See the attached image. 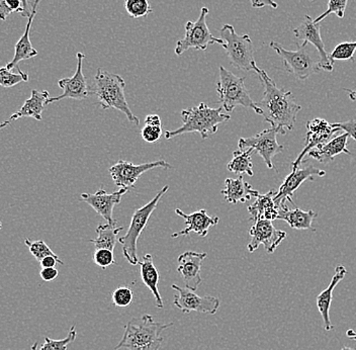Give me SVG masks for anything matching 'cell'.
Returning <instances> with one entry per match:
<instances>
[{
  "instance_id": "6da1fadb",
  "label": "cell",
  "mask_w": 356,
  "mask_h": 350,
  "mask_svg": "<svg viewBox=\"0 0 356 350\" xmlns=\"http://www.w3.org/2000/svg\"><path fill=\"white\" fill-rule=\"evenodd\" d=\"M254 72L264 88V99L256 102V104L261 111L264 120L270 125L271 128L278 129L282 135H286V130H293L302 106L296 102L291 91L278 88L266 71L256 65Z\"/></svg>"
},
{
  "instance_id": "7a4b0ae2",
  "label": "cell",
  "mask_w": 356,
  "mask_h": 350,
  "mask_svg": "<svg viewBox=\"0 0 356 350\" xmlns=\"http://www.w3.org/2000/svg\"><path fill=\"white\" fill-rule=\"evenodd\" d=\"M89 88H90V95H95L97 97L102 110L113 109V110L122 111L129 122L139 126L140 120L134 115L127 102L126 95H124L126 82L124 78L99 68L93 78L92 86Z\"/></svg>"
},
{
  "instance_id": "3957f363",
  "label": "cell",
  "mask_w": 356,
  "mask_h": 350,
  "mask_svg": "<svg viewBox=\"0 0 356 350\" xmlns=\"http://www.w3.org/2000/svg\"><path fill=\"white\" fill-rule=\"evenodd\" d=\"M173 323L162 324L146 314L140 318H133L124 326V333L115 350H159L163 342L162 332Z\"/></svg>"
},
{
  "instance_id": "277c9868",
  "label": "cell",
  "mask_w": 356,
  "mask_h": 350,
  "mask_svg": "<svg viewBox=\"0 0 356 350\" xmlns=\"http://www.w3.org/2000/svg\"><path fill=\"white\" fill-rule=\"evenodd\" d=\"M224 109H213L202 102L200 106L181 111L182 126L173 131L165 132V139H172L177 136L189 133H199L206 140L217 133L219 125L231 120V116L224 113Z\"/></svg>"
},
{
  "instance_id": "5b68a950",
  "label": "cell",
  "mask_w": 356,
  "mask_h": 350,
  "mask_svg": "<svg viewBox=\"0 0 356 350\" xmlns=\"http://www.w3.org/2000/svg\"><path fill=\"white\" fill-rule=\"evenodd\" d=\"M219 69V81L216 83V89L224 111L231 113L236 106H241L252 109L257 115L261 116V111L245 86L246 78L237 77L224 66H220Z\"/></svg>"
},
{
  "instance_id": "8992f818",
  "label": "cell",
  "mask_w": 356,
  "mask_h": 350,
  "mask_svg": "<svg viewBox=\"0 0 356 350\" xmlns=\"http://www.w3.org/2000/svg\"><path fill=\"white\" fill-rule=\"evenodd\" d=\"M168 191V186H163V189L158 191L157 195L148 204L145 205L142 208L136 209L132 220H131L128 232H127L126 235L119 238V243H121L122 246V254L130 264H139L140 260L138 258L137 253L138 240H139L142 232L146 229L148 221L150 219L153 212L157 208L160 200Z\"/></svg>"
},
{
  "instance_id": "52a82bcc",
  "label": "cell",
  "mask_w": 356,
  "mask_h": 350,
  "mask_svg": "<svg viewBox=\"0 0 356 350\" xmlns=\"http://www.w3.org/2000/svg\"><path fill=\"white\" fill-rule=\"evenodd\" d=\"M220 38L224 41L222 45L231 65L238 70L254 71V47L248 35H238L231 24H224L220 30Z\"/></svg>"
},
{
  "instance_id": "ba28073f",
  "label": "cell",
  "mask_w": 356,
  "mask_h": 350,
  "mask_svg": "<svg viewBox=\"0 0 356 350\" xmlns=\"http://www.w3.org/2000/svg\"><path fill=\"white\" fill-rule=\"evenodd\" d=\"M210 10L206 6L202 8L197 21H188L186 24V35L177 42L175 52L177 56H181L189 49L206 51L209 46L219 44L222 46L224 41L221 38H216L211 33L207 22Z\"/></svg>"
},
{
  "instance_id": "9c48e42d",
  "label": "cell",
  "mask_w": 356,
  "mask_h": 350,
  "mask_svg": "<svg viewBox=\"0 0 356 350\" xmlns=\"http://www.w3.org/2000/svg\"><path fill=\"white\" fill-rule=\"evenodd\" d=\"M307 42H304L300 46L297 44L298 49L296 51L286 50L277 42H270L269 46L282 58L284 68L289 73L297 79L306 80L311 75L319 73L321 70L319 62L314 60L307 52Z\"/></svg>"
},
{
  "instance_id": "30bf717a",
  "label": "cell",
  "mask_w": 356,
  "mask_h": 350,
  "mask_svg": "<svg viewBox=\"0 0 356 350\" xmlns=\"http://www.w3.org/2000/svg\"><path fill=\"white\" fill-rule=\"evenodd\" d=\"M280 133L278 129L269 128L256 134L252 137L240 138L238 142L239 150L252 149L253 152L259 154L266 164L267 168H275L273 157L284 151V146L277 142V135Z\"/></svg>"
},
{
  "instance_id": "8fae6325",
  "label": "cell",
  "mask_w": 356,
  "mask_h": 350,
  "mask_svg": "<svg viewBox=\"0 0 356 350\" xmlns=\"http://www.w3.org/2000/svg\"><path fill=\"white\" fill-rule=\"evenodd\" d=\"M158 167L159 168H172V166L163 159L139 165H135L132 162L124 161V160H120L119 162L113 165L108 169V171H110L111 178H113L115 186L130 191L136 186L140 176L147 173V171L158 168Z\"/></svg>"
},
{
  "instance_id": "7c38bea8",
  "label": "cell",
  "mask_w": 356,
  "mask_h": 350,
  "mask_svg": "<svg viewBox=\"0 0 356 350\" xmlns=\"http://www.w3.org/2000/svg\"><path fill=\"white\" fill-rule=\"evenodd\" d=\"M171 289H175L178 293L177 296H175V301H173V305L184 313L197 312V313L213 315V314L217 313L220 305H221L220 299L211 296H200L195 294V291H191L188 287L171 285Z\"/></svg>"
},
{
  "instance_id": "4fadbf2b",
  "label": "cell",
  "mask_w": 356,
  "mask_h": 350,
  "mask_svg": "<svg viewBox=\"0 0 356 350\" xmlns=\"http://www.w3.org/2000/svg\"><path fill=\"white\" fill-rule=\"evenodd\" d=\"M306 128L307 137L304 149L299 154L297 159L291 164V170H296L300 167V164L304 162L305 156L311 150L330 141L331 139H333L334 136L340 131L339 128H335L326 120L320 119V118H316V119L307 122Z\"/></svg>"
},
{
  "instance_id": "5bb4252c",
  "label": "cell",
  "mask_w": 356,
  "mask_h": 350,
  "mask_svg": "<svg viewBox=\"0 0 356 350\" xmlns=\"http://www.w3.org/2000/svg\"><path fill=\"white\" fill-rule=\"evenodd\" d=\"M249 235L251 240L247 245V249L251 253L257 250L259 245H264L268 253H273L286 237V232L278 230L273 226V221L269 220L256 221L249 230Z\"/></svg>"
},
{
  "instance_id": "9a60e30c",
  "label": "cell",
  "mask_w": 356,
  "mask_h": 350,
  "mask_svg": "<svg viewBox=\"0 0 356 350\" xmlns=\"http://www.w3.org/2000/svg\"><path fill=\"white\" fill-rule=\"evenodd\" d=\"M77 68L74 75L72 77L62 78L58 81V86L63 89V93L59 97H50L47 100L46 104H53V102H60L65 99H72L75 100H83L90 97V88L88 84V80L83 74L82 70V64H83V53H77Z\"/></svg>"
},
{
  "instance_id": "2e32d148",
  "label": "cell",
  "mask_w": 356,
  "mask_h": 350,
  "mask_svg": "<svg viewBox=\"0 0 356 350\" xmlns=\"http://www.w3.org/2000/svg\"><path fill=\"white\" fill-rule=\"evenodd\" d=\"M296 38L302 40L308 44L313 45L319 52V66L321 70L333 71L334 62L329 57V53L325 49L324 42L321 37V24L315 22L310 15H305L304 21L298 28L293 30Z\"/></svg>"
},
{
  "instance_id": "e0dca14e",
  "label": "cell",
  "mask_w": 356,
  "mask_h": 350,
  "mask_svg": "<svg viewBox=\"0 0 356 350\" xmlns=\"http://www.w3.org/2000/svg\"><path fill=\"white\" fill-rule=\"evenodd\" d=\"M325 175H326V171L317 168L313 165H309L308 167H305V168H300L299 167L296 170H291V175L284 180L280 189H278L277 195H275V202L278 209L286 206L288 202L293 204V193L306 180L313 182L314 176L323 177Z\"/></svg>"
},
{
  "instance_id": "ac0fdd59",
  "label": "cell",
  "mask_w": 356,
  "mask_h": 350,
  "mask_svg": "<svg viewBox=\"0 0 356 350\" xmlns=\"http://www.w3.org/2000/svg\"><path fill=\"white\" fill-rule=\"evenodd\" d=\"M128 191H130L121 189L119 191L108 193L104 189H99L95 193H82L80 200L89 205L108 224L118 225L117 221L113 219V209L121 202L122 196Z\"/></svg>"
},
{
  "instance_id": "d6986e66",
  "label": "cell",
  "mask_w": 356,
  "mask_h": 350,
  "mask_svg": "<svg viewBox=\"0 0 356 350\" xmlns=\"http://www.w3.org/2000/svg\"><path fill=\"white\" fill-rule=\"evenodd\" d=\"M208 256L207 252L186 251L180 254L178 257V273L184 280L186 287L191 291H197V287L202 284V278L200 276L202 262Z\"/></svg>"
},
{
  "instance_id": "ffe728a7",
  "label": "cell",
  "mask_w": 356,
  "mask_h": 350,
  "mask_svg": "<svg viewBox=\"0 0 356 350\" xmlns=\"http://www.w3.org/2000/svg\"><path fill=\"white\" fill-rule=\"evenodd\" d=\"M175 213L186 221V228L177 232L171 235V238H177L179 236H188L191 233H197L200 237L208 235L211 227L219 224V217H211L206 209H202L191 214H186L180 209H175Z\"/></svg>"
},
{
  "instance_id": "44dd1931",
  "label": "cell",
  "mask_w": 356,
  "mask_h": 350,
  "mask_svg": "<svg viewBox=\"0 0 356 350\" xmlns=\"http://www.w3.org/2000/svg\"><path fill=\"white\" fill-rule=\"evenodd\" d=\"M41 1H43V0H32V2H31L32 13H31L30 17H28L29 22L26 24L24 35H22L19 42L15 44V52L13 59L6 65V68L8 70H13V68H19V62L31 59V58L35 57L38 55V51L33 48L32 43H31L30 37L31 28H32L33 19H35V15H37L38 8H39V4Z\"/></svg>"
},
{
  "instance_id": "7402d4cb",
  "label": "cell",
  "mask_w": 356,
  "mask_h": 350,
  "mask_svg": "<svg viewBox=\"0 0 356 350\" xmlns=\"http://www.w3.org/2000/svg\"><path fill=\"white\" fill-rule=\"evenodd\" d=\"M346 273V267L343 265H338L335 269V273H334L330 284L317 296V300H316V304H317L318 310H319L320 315L322 317L323 326L326 331H331L334 329V325L330 319V308L332 304L334 289L343 280Z\"/></svg>"
},
{
  "instance_id": "603a6c76",
  "label": "cell",
  "mask_w": 356,
  "mask_h": 350,
  "mask_svg": "<svg viewBox=\"0 0 356 350\" xmlns=\"http://www.w3.org/2000/svg\"><path fill=\"white\" fill-rule=\"evenodd\" d=\"M348 134L344 133L342 135L334 137L330 141L325 143L321 146L313 149L308 155L322 164H328L332 161L335 156L345 153L351 155L350 151L347 148L348 144Z\"/></svg>"
},
{
  "instance_id": "cb8c5ba5",
  "label": "cell",
  "mask_w": 356,
  "mask_h": 350,
  "mask_svg": "<svg viewBox=\"0 0 356 350\" xmlns=\"http://www.w3.org/2000/svg\"><path fill=\"white\" fill-rule=\"evenodd\" d=\"M225 186L226 187L221 191L222 195L224 196L226 202L233 205L248 202L251 198H255L259 193L255 191L250 184L245 182L243 175H239L236 180L227 178L225 180Z\"/></svg>"
},
{
  "instance_id": "d4e9b609",
  "label": "cell",
  "mask_w": 356,
  "mask_h": 350,
  "mask_svg": "<svg viewBox=\"0 0 356 350\" xmlns=\"http://www.w3.org/2000/svg\"><path fill=\"white\" fill-rule=\"evenodd\" d=\"M277 191H269L266 195L256 196L255 202L248 207L249 214L251 215L250 220H277L278 208L275 202V197Z\"/></svg>"
},
{
  "instance_id": "484cf974",
  "label": "cell",
  "mask_w": 356,
  "mask_h": 350,
  "mask_svg": "<svg viewBox=\"0 0 356 350\" xmlns=\"http://www.w3.org/2000/svg\"><path fill=\"white\" fill-rule=\"evenodd\" d=\"M318 217V214L309 209L302 211L299 208L289 209L288 205L278 209L277 220H284L288 223L289 226L297 230H311L315 232L312 224L313 221Z\"/></svg>"
},
{
  "instance_id": "4316f807",
  "label": "cell",
  "mask_w": 356,
  "mask_h": 350,
  "mask_svg": "<svg viewBox=\"0 0 356 350\" xmlns=\"http://www.w3.org/2000/svg\"><path fill=\"white\" fill-rule=\"evenodd\" d=\"M49 99H50V95H49L48 91L33 89L30 99L24 102L21 110L11 116L10 122L22 119V118H33L35 120H42V113H43L44 106H47V100Z\"/></svg>"
},
{
  "instance_id": "83f0119b",
  "label": "cell",
  "mask_w": 356,
  "mask_h": 350,
  "mask_svg": "<svg viewBox=\"0 0 356 350\" xmlns=\"http://www.w3.org/2000/svg\"><path fill=\"white\" fill-rule=\"evenodd\" d=\"M141 280L143 284L150 289L155 298L156 307L163 309L164 304L162 296L160 295L158 284L160 276L153 262V256L151 254H145L143 260L139 262Z\"/></svg>"
},
{
  "instance_id": "f1b7e54d",
  "label": "cell",
  "mask_w": 356,
  "mask_h": 350,
  "mask_svg": "<svg viewBox=\"0 0 356 350\" xmlns=\"http://www.w3.org/2000/svg\"><path fill=\"white\" fill-rule=\"evenodd\" d=\"M124 230V227L118 225L100 224L97 228V238L91 239V243L95 245L97 249L106 248L113 251L115 245L119 242L118 234Z\"/></svg>"
},
{
  "instance_id": "f546056e",
  "label": "cell",
  "mask_w": 356,
  "mask_h": 350,
  "mask_svg": "<svg viewBox=\"0 0 356 350\" xmlns=\"http://www.w3.org/2000/svg\"><path fill=\"white\" fill-rule=\"evenodd\" d=\"M252 153H254L252 149L234 151L233 159L227 165V169L238 175H242L244 173L249 176L254 175L252 160H251Z\"/></svg>"
},
{
  "instance_id": "4dcf8cb0",
  "label": "cell",
  "mask_w": 356,
  "mask_h": 350,
  "mask_svg": "<svg viewBox=\"0 0 356 350\" xmlns=\"http://www.w3.org/2000/svg\"><path fill=\"white\" fill-rule=\"evenodd\" d=\"M124 10L133 19L147 17L153 13L148 0H124Z\"/></svg>"
},
{
  "instance_id": "1f68e13d",
  "label": "cell",
  "mask_w": 356,
  "mask_h": 350,
  "mask_svg": "<svg viewBox=\"0 0 356 350\" xmlns=\"http://www.w3.org/2000/svg\"><path fill=\"white\" fill-rule=\"evenodd\" d=\"M26 246L30 249L31 253L33 254V257L41 262L43 258L46 256H54L56 258H59V256L56 255L52 249L46 244V242L43 240H35L32 241L30 238H26L24 239Z\"/></svg>"
},
{
  "instance_id": "d6a6232c",
  "label": "cell",
  "mask_w": 356,
  "mask_h": 350,
  "mask_svg": "<svg viewBox=\"0 0 356 350\" xmlns=\"http://www.w3.org/2000/svg\"><path fill=\"white\" fill-rule=\"evenodd\" d=\"M77 331L75 326L71 327L69 330L68 335L64 340H54L49 337H44V344L40 347L39 350H67L68 345H70L76 340Z\"/></svg>"
},
{
  "instance_id": "836d02e7",
  "label": "cell",
  "mask_w": 356,
  "mask_h": 350,
  "mask_svg": "<svg viewBox=\"0 0 356 350\" xmlns=\"http://www.w3.org/2000/svg\"><path fill=\"white\" fill-rule=\"evenodd\" d=\"M28 82V73H13L6 67H0V86L2 88H13L21 82Z\"/></svg>"
},
{
  "instance_id": "e575fe53",
  "label": "cell",
  "mask_w": 356,
  "mask_h": 350,
  "mask_svg": "<svg viewBox=\"0 0 356 350\" xmlns=\"http://www.w3.org/2000/svg\"><path fill=\"white\" fill-rule=\"evenodd\" d=\"M356 51V42H345L338 44L329 57L332 61L337 60H353V56Z\"/></svg>"
},
{
  "instance_id": "d590c367",
  "label": "cell",
  "mask_w": 356,
  "mask_h": 350,
  "mask_svg": "<svg viewBox=\"0 0 356 350\" xmlns=\"http://www.w3.org/2000/svg\"><path fill=\"white\" fill-rule=\"evenodd\" d=\"M347 1L348 0H329L327 10L322 13L320 17H318L317 19H314V21L315 22H322L323 19H326L328 15H332V13H335L339 19H343Z\"/></svg>"
},
{
  "instance_id": "8d00e7d4",
  "label": "cell",
  "mask_w": 356,
  "mask_h": 350,
  "mask_svg": "<svg viewBox=\"0 0 356 350\" xmlns=\"http://www.w3.org/2000/svg\"><path fill=\"white\" fill-rule=\"evenodd\" d=\"M111 298H113V302L115 306L119 308L129 307L133 301V291L129 287H118V289L113 292Z\"/></svg>"
},
{
  "instance_id": "74e56055",
  "label": "cell",
  "mask_w": 356,
  "mask_h": 350,
  "mask_svg": "<svg viewBox=\"0 0 356 350\" xmlns=\"http://www.w3.org/2000/svg\"><path fill=\"white\" fill-rule=\"evenodd\" d=\"M92 260L97 267L104 269L111 267V265L115 264L113 251L110 250V249H97V251L93 253Z\"/></svg>"
},
{
  "instance_id": "f35d334b",
  "label": "cell",
  "mask_w": 356,
  "mask_h": 350,
  "mask_svg": "<svg viewBox=\"0 0 356 350\" xmlns=\"http://www.w3.org/2000/svg\"><path fill=\"white\" fill-rule=\"evenodd\" d=\"M141 136L147 143H156L159 141L162 136V127L150 126L145 125L141 131Z\"/></svg>"
},
{
  "instance_id": "ab89813d",
  "label": "cell",
  "mask_w": 356,
  "mask_h": 350,
  "mask_svg": "<svg viewBox=\"0 0 356 350\" xmlns=\"http://www.w3.org/2000/svg\"><path fill=\"white\" fill-rule=\"evenodd\" d=\"M335 128H339L343 130L345 133L348 134L349 137L353 138L356 141V120H349L346 122H335L332 125Z\"/></svg>"
},
{
  "instance_id": "60d3db41",
  "label": "cell",
  "mask_w": 356,
  "mask_h": 350,
  "mask_svg": "<svg viewBox=\"0 0 356 350\" xmlns=\"http://www.w3.org/2000/svg\"><path fill=\"white\" fill-rule=\"evenodd\" d=\"M58 274L59 271L55 267H47V269H42L40 271V276L44 282H53L57 278Z\"/></svg>"
},
{
  "instance_id": "b9f144b4",
  "label": "cell",
  "mask_w": 356,
  "mask_h": 350,
  "mask_svg": "<svg viewBox=\"0 0 356 350\" xmlns=\"http://www.w3.org/2000/svg\"><path fill=\"white\" fill-rule=\"evenodd\" d=\"M251 2L253 8H262L269 6L271 8H277L278 4L273 0H248Z\"/></svg>"
},
{
  "instance_id": "7bdbcfd3",
  "label": "cell",
  "mask_w": 356,
  "mask_h": 350,
  "mask_svg": "<svg viewBox=\"0 0 356 350\" xmlns=\"http://www.w3.org/2000/svg\"><path fill=\"white\" fill-rule=\"evenodd\" d=\"M41 263L42 269H47V267H55L57 263L63 265L64 262L60 258H56L54 256H46L43 260L40 262Z\"/></svg>"
},
{
  "instance_id": "ee69618b",
  "label": "cell",
  "mask_w": 356,
  "mask_h": 350,
  "mask_svg": "<svg viewBox=\"0 0 356 350\" xmlns=\"http://www.w3.org/2000/svg\"><path fill=\"white\" fill-rule=\"evenodd\" d=\"M8 6H10L13 13H24V6H22V0H6Z\"/></svg>"
},
{
  "instance_id": "f6af8a7d",
  "label": "cell",
  "mask_w": 356,
  "mask_h": 350,
  "mask_svg": "<svg viewBox=\"0 0 356 350\" xmlns=\"http://www.w3.org/2000/svg\"><path fill=\"white\" fill-rule=\"evenodd\" d=\"M11 13H13V10H10L6 0H0V19L1 21H6L8 15H11Z\"/></svg>"
},
{
  "instance_id": "bcb514c9",
  "label": "cell",
  "mask_w": 356,
  "mask_h": 350,
  "mask_svg": "<svg viewBox=\"0 0 356 350\" xmlns=\"http://www.w3.org/2000/svg\"><path fill=\"white\" fill-rule=\"evenodd\" d=\"M145 125H150V126L161 127V119L158 115H149L145 119Z\"/></svg>"
},
{
  "instance_id": "7dc6e473",
  "label": "cell",
  "mask_w": 356,
  "mask_h": 350,
  "mask_svg": "<svg viewBox=\"0 0 356 350\" xmlns=\"http://www.w3.org/2000/svg\"><path fill=\"white\" fill-rule=\"evenodd\" d=\"M22 6H24V13L22 17H29L32 13V8H31V3H29L28 0H22Z\"/></svg>"
},
{
  "instance_id": "c3c4849f",
  "label": "cell",
  "mask_w": 356,
  "mask_h": 350,
  "mask_svg": "<svg viewBox=\"0 0 356 350\" xmlns=\"http://www.w3.org/2000/svg\"><path fill=\"white\" fill-rule=\"evenodd\" d=\"M346 336L351 340H356V332L353 329H348L346 331Z\"/></svg>"
},
{
  "instance_id": "681fc988",
  "label": "cell",
  "mask_w": 356,
  "mask_h": 350,
  "mask_svg": "<svg viewBox=\"0 0 356 350\" xmlns=\"http://www.w3.org/2000/svg\"><path fill=\"white\" fill-rule=\"evenodd\" d=\"M345 91H347V93H348L349 99L351 100L356 97V88L355 90H351V89H345Z\"/></svg>"
},
{
  "instance_id": "f907efd6",
  "label": "cell",
  "mask_w": 356,
  "mask_h": 350,
  "mask_svg": "<svg viewBox=\"0 0 356 350\" xmlns=\"http://www.w3.org/2000/svg\"><path fill=\"white\" fill-rule=\"evenodd\" d=\"M10 120H6V122H0V130L2 129L6 128V127L10 126Z\"/></svg>"
},
{
  "instance_id": "816d5d0a",
  "label": "cell",
  "mask_w": 356,
  "mask_h": 350,
  "mask_svg": "<svg viewBox=\"0 0 356 350\" xmlns=\"http://www.w3.org/2000/svg\"><path fill=\"white\" fill-rule=\"evenodd\" d=\"M38 345H39V343L35 342V344L33 345L32 349H31V350H38Z\"/></svg>"
},
{
  "instance_id": "f5cc1de1",
  "label": "cell",
  "mask_w": 356,
  "mask_h": 350,
  "mask_svg": "<svg viewBox=\"0 0 356 350\" xmlns=\"http://www.w3.org/2000/svg\"><path fill=\"white\" fill-rule=\"evenodd\" d=\"M341 350H356V349H350V347H344L343 349H342Z\"/></svg>"
},
{
  "instance_id": "db71d44e",
  "label": "cell",
  "mask_w": 356,
  "mask_h": 350,
  "mask_svg": "<svg viewBox=\"0 0 356 350\" xmlns=\"http://www.w3.org/2000/svg\"><path fill=\"white\" fill-rule=\"evenodd\" d=\"M2 229V223H1V221H0V230H1Z\"/></svg>"
},
{
  "instance_id": "11a10c76",
  "label": "cell",
  "mask_w": 356,
  "mask_h": 350,
  "mask_svg": "<svg viewBox=\"0 0 356 350\" xmlns=\"http://www.w3.org/2000/svg\"><path fill=\"white\" fill-rule=\"evenodd\" d=\"M351 100H353V102H355V100H356V97H353V99H351Z\"/></svg>"
}]
</instances>
